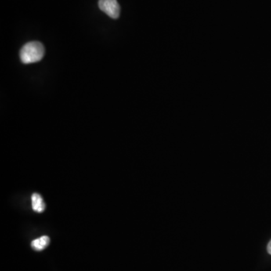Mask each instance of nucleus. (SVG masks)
I'll use <instances>...</instances> for the list:
<instances>
[{
  "instance_id": "7ed1b4c3",
  "label": "nucleus",
  "mask_w": 271,
  "mask_h": 271,
  "mask_svg": "<svg viewBox=\"0 0 271 271\" xmlns=\"http://www.w3.org/2000/svg\"><path fill=\"white\" fill-rule=\"evenodd\" d=\"M32 207L34 211L37 213H42L45 210V203L43 199L39 194L34 193L31 197Z\"/></svg>"
},
{
  "instance_id": "39448f33",
  "label": "nucleus",
  "mask_w": 271,
  "mask_h": 271,
  "mask_svg": "<svg viewBox=\"0 0 271 271\" xmlns=\"http://www.w3.org/2000/svg\"><path fill=\"white\" fill-rule=\"evenodd\" d=\"M268 252L270 255H271V240L268 245Z\"/></svg>"
},
{
  "instance_id": "f257e3e1",
  "label": "nucleus",
  "mask_w": 271,
  "mask_h": 271,
  "mask_svg": "<svg viewBox=\"0 0 271 271\" xmlns=\"http://www.w3.org/2000/svg\"><path fill=\"white\" fill-rule=\"evenodd\" d=\"M45 48L39 41H30L20 49V58L24 64L37 63L43 58Z\"/></svg>"
},
{
  "instance_id": "f03ea898",
  "label": "nucleus",
  "mask_w": 271,
  "mask_h": 271,
  "mask_svg": "<svg viewBox=\"0 0 271 271\" xmlns=\"http://www.w3.org/2000/svg\"><path fill=\"white\" fill-rule=\"evenodd\" d=\"M99 8L112 19L119 18L120 5L117 0H99Z\"/></svg>"
},
{
  "instance_id": "20e7f679",
  "label": "nucleus",
  "mask_w": 271,
  "mask_h": 271,
  "mask_svg": "<svg viewBox=\"0 0 271 271\" xmlns=\"http://www.w3.org/2000/svg\"><path fill=\"white\" fill-rule=\"evenodd\" d=\"M50 243V238L48 236H42L40 238L33 240L31 247L33 250L37 251H41L45 250Z\"/></svg>"
}]
</instances>
